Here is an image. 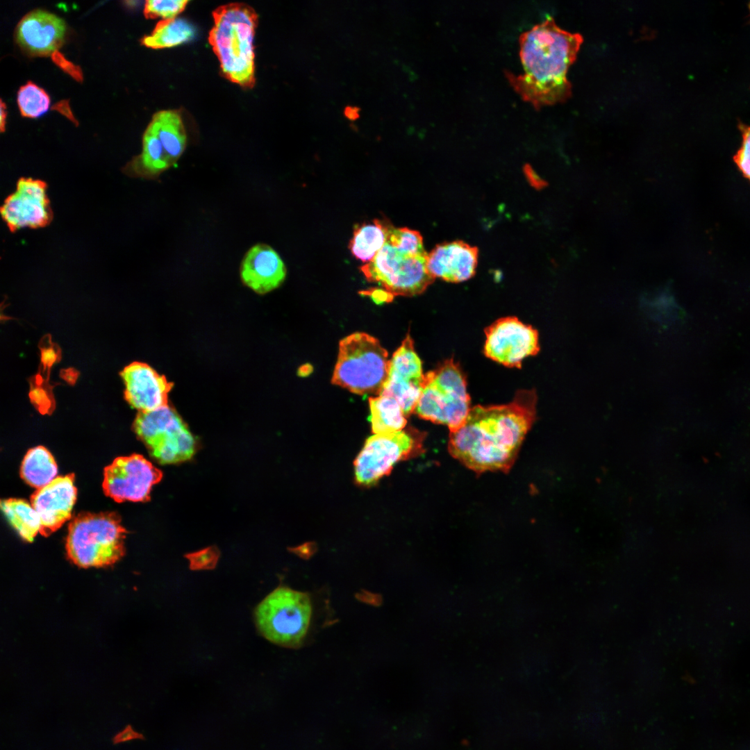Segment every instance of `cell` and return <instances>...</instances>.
I'll return each instance as SVG.
<instances>
[{"instance_id":"19","label":"cell","mask_w":750,"mask_h":750,"mask_svg":"<svg viewBox=\"0 0 750 750\" xmlns=\"http://www.w3.org/2000/svg\"><path fill=\"white\" fill-rule=\"evenodd\" d=\"M478 263V250L461 241L436 246L427 254V269L434 278L459 283L472 278Z\"/></svg>"},{"instance_id":"28","label":"cell","mask_w":750,"mask_h":750,"mask_svg":"<svg viewBox=\"0 0 750 750\" xmlns=\"http://www.w3.org/2000/svg\"><path fill=\"white\" fill-rule=\"evenodd\" d=\"M188 3L186 0H149L145 2L144 14L148 19H171L176 18Z\"/></svg>"},{"instance_id":"20","label":"cell","mask_w":750,"mask_h":750,"mask_svg":"<svg viewBox=\"0 0 750 750\" xmlns=\"http://www.w3.org/2000/svg\"><path fill=\"white\" fill-rule=\"evenodd\" d=\"M172 166L160 140L147 127L143 135L142 153L128 164L126 172L131 176L153 179Z\"/></svg>"},{"instance_id":"14","label":"cell","mask_w":750,"mask_h":750,"mask_svg":"<svg viewBox=\"0 0 750 750\" xmlns=\"http://www.w3.org/2000/svg\"><path fill=\"white\" fill-rule=\"evenodd\" d=\"M45 182L21 178L15 192L10 194L1 208V215L10 231L23 228H38L47 226L53 214L47 194Z\"/></svg>"},{"instance_id":"12","label":"cell","mask_w":750,"mask_h":750,"mask_svg":"<svg viewBox=\"0 0 750 750\" xmlns=\"http://www.w3.org/2000/svg\"><path fill=\"white\" fill-rule=\"evenodd\" d=\"M485 333V356L509 367L520 368L524 358L540 351L538 331L515 317L497 319Z\"/></svg>"},{"instance_id":"16","label":"cell","mask_w":750,"mask_h":750,"mask_svg":"<svg viewBox=\"0 0 750 750\" xmlns=\"http://www.w3.org/2000/svg\"><path fill=\"white\" fill-rule=\"evenodd\" d=\"M121 376L125 399L133 408L147 412L167 405L173 384L149 365L133 362L122 370Z\"/></svg>"},{"instance_id":"34","label":"cell","mask_w":750,"mask_h":750,"mask_svg":"<svg viewBox=\"0 0 750 750\" xmlns=\"http://www.w3.org/2000/svg\"><path fill=\"white\" fill-rule=\"evenodd\" d=\"M134 739H144V736L135 731L131 725H128L125 728L115 735L113 738V742L115 744L129 741Z\"/></svg>"},{"instance_id":"31","label":"cell","mask_w":750,"mask_h":750,"mask_svg":"<svg viewBox=\"0 0 750 750\" xmlns=\"http://www.w3.org/2000/svg\"><path fill=\"white\" fill-rule=\"evenodd\" d=\"M29 397L33 404L42 414H49L53 410L54 403L50 392L42 386L41 383H35L32 386Z\"/></svg>"},{"instance_id":"8","label":"cell","mask_w":750,"mask_h":750,"mask_svg":"<svg viewBox=\"0 0 750 750\" xmlns=\"http://www.w3.org/2000/svg\"><path fill=\"white\" fill-rule=\"evenodd\" d=\"M427 253L403 249L388 239L369 262L360 267L368 281L379 284L394 297L422 294L434 278L427 269Z\"/></svg>"},{"instance_id":"10","label":"cell","mask_w":750,"mask_h":750,"mask_svg":"<svg viewBox=\"0 0 750 750\" xmlns=\"http://www.w3.org/2000/svg\"><path fill=\"white\" fill-rule=\"evenodd\" d=\"M424 436L400 431L368 438L354 461L355 478L361 485H372L388 475L397 462L422 452Z\"/></svg>"},{"instance_id":"25","label":"cell","mask_w":750,"mask_h":750,"mask_svg":"<svg viewBox=\"0 0 750 750\" xmlns=\"http://www.w3.org/2000/svg\"><path fill=\"white\" fill-rule=\"evenodd\" d=\"M195 34V28L190 22L185 19L174 18L159 22L141 42L154 49L169 48L192 40Z\"/></svg>"},{"instance_id":"21","label":"cell","mask_w":750,"mask_h":750,"mask_svg":"<svg viewBox=\"0 0 750 750\" xmlns=\"http://www.w3.org/2000/svg\"><path fill=\"white\" fill-rule=\"evenodd\" d=\"M148 127L158 136L174 165L183 153L187 135L180 113L176 110L156 112Z\"/></svg>"},{"instance_id":"5","label":"cell","mask_w":750,"mask_h":750,"mask_svg":"<svg viewBox=\"0 0 750 750\" xmlns=\"http://www.w3.org/2000/svg\"><path fill=\"white\" fill-rule=\"evenodd\" d=\"M388 353L376 338L356 332L342 339L331 382L352 393L381 392L388 376Z\"/></svg>"},{"instance_id":"24","label":"cell","mask_w":750,"mask_h":750,"mask_svg":"<svg viewBox=\"0 0 750 750\" xmlns=\"http://www.w3.org/2000/svg\"><path fill=\"white\" fill-rule=\"evenodd\" d=\"M58 473L52 454L44 447L31 449L25 455L20 469L22 478L32 487L40 489L51 482Z\"/></svg>"},{"instance_id":"27","label":"cell","mask_w":750,"mask_h":750,"mask_svg":"<svg viewBox=\"0 0 750 750\" xmlns=\"http://www.w3.org/2000/svg\"><path fill=\"white\" fill-rule=\"evenodd\" d=\"M17 101L21 115L30 118L40 117L50 106V97L46 91L30 81L19 88Z\"/></svg>"},{"instance_id":"2","label":"cell","mask_w":750,"mask_h":750,"mask_svg":"<svg viewBox=\"0 0 750 750\" xmlns=\"http://www.w3.org/2000/svg\"><path fill=\"white\" fill-rule=\"evenodd\" d=\"M524 72L504 74L522 99L535 109L565 101L572 95L567 74L583 42L579 33L563 30L551 16L519 38Z\"/></svg>"},{"instance_id":"22","label":"cell","mask_w":750,"mask_h":750,"mask_svg":"<svg viewBox=\"0 0 750 750\" xmlns=\"http://www.w3.org/2000/svg\"><path fill=\"white\" fill-rule=\"evenodd\" d=\"M391 225L378 219L357 225L349 244L351 254L363 262H370L385 244Z\"/></svg>"},{"instance_id":"6","label":"cell","mask_w":750,"mask_h":750,"mask_svg":"<svg viewBox=\"0 0 750 750\" xmlns=\"http://www.w3.org/2000/svg\"><path fill=\"white\" fill-rule=\"evenodd\" d=\"M470 409L465 377L452 358L425 374L414 411L419 417L445 425L453 432L462 425Z\"/></svg>"},{"instance_id":"29","label":"cell","mask_w":750,"mask_h":750,"mask_svg":"<svg viewBox=\"0 0 750 750\" xmlns=\"http://www.w3.org/2000/svg\"><path fill=\"white\" fill-rule=\"evenodd\" d=\"M738 128L742 135V144L733 160L743 176L750 181V126L740 123Z\"/></svg>"},{"instance_id":"35","label":"cell","mask_w":750,"mask_h":750,"mask_svg":"<svg viewBox=\"0 0 750 750\" xmlns=\"http://www.w3.org/2000/svg\"><path fill=\"white\" fill-rule=\"evenodd\" d=\"M361 293L369 296L377 303L390 301L394 298L392 294L384 289L372 288L362 291Z\"/></svg>"},{"instance_id":"4","label":"cell","mask_w":750,"mask_h":750,"mask_svg":"<svg viewBox=\"0 0 750 750\" xmlns=\"http://www.w3.org/2000/svg\"><path fill=\"white\" fill-rule=\"evenodd\" d=\"M126 533L115 512L81 513L69 525L67 555L82 567L111 565L124 554Z\"/></svg>"},{"instance_id":"17","label":"cell","mask_w":750,"mask_h":750,"mask_svg":"<svg viewBox=\"0 0 750 750\" xmlns=\"http://www.w3.org/2000/svg\"><path fill=\"white\" fill-rule=\"evenodd\" d=\"M66 24L54 14L38 10L26 15L16 30L18 44L33 56L53 55L62 45Z\"/></svg>"},{"instance_id":"37","label":"cell","mask_w":750,"mask_h":750,"mask_svg":"<svg viewBox=\"0 0 750 750\" xmlns=\"http://www.w3.org/2000/svg\"><path fill=\"white\" fill-rule=\"evenodd\" d=\"M358 111L356 107L348 106L344 110V115L348 119L355 120L359 117Z\"/></svg>"},{"instance_id":"1","label":"cell","mask_w":750,"mask_h":750,"mask_svg":"<svg viewBox=\"0 0 750 750\" xmlns=\"http://www.w3.org/2000/svg\"><path fill=\"white\" fill-rule=\"evenodd\" d=\"M535 390H520L504 405L471 408L462 425L450 432V454L477 474L508 472L536 417Z\"/></svg>"},{"instance_id":"32","label":"cell","mask_w":750,"mask_h":750,"mask_svg":"<svg viewBox=\"0 0 750 750\" xmlns=\"http://www.w3.org/2000/svg\"><path fill=\"white\" fill-rule=\"evenodd\" d=\"M52 59L57 65L75 79L82 80V72L79 67L68 61L60 53L55 52L52 55Z\"/></svg>"},{"instance_id":"13","label":"cell","mask_w":750,"mask_h":750,"mask_svg":"<svg viewBox=\"0 0 750 750\" xmlns=\"http://www.w3.org/2000/svg\"><path fill=\"white\" fill-rule=\"evenodd\" d=\"M424 377L422 360L415 351L412 339L408 335L390 360L388 378L379 395L393 397L404 415L408 416L415 411Z\"/></svg>"},{"instance_id":"26","label":"cell","mask_w":750,"mask_h":750,"mask_svg":"<svg viewBox=\"0 0 750 750\" xmlns=\"http://www.w3.org/2000/svg\"><path fill=\"white\" fill-rule=\"evenodd\" d=\"M1 508L20 537L27 542L33 541L40 532L41 523L32 505L22 499H8L1 501Z\"/></svg>"},{"instance_id":"15","label":"cell","mask_w":750,"mask_h":750,"mask_svg":"<svg viewBox=\"0 0 750 750\" xmlns=\"http://www.w3.org/2000/svg\"><path fill=\"white\" fill-rule=\"evenodd\" d=\"M77 490L74 474L55 478L31 497L41 523L40 533L47 536L71 518Z\"/></svg>"},{"instance_id":"18","label":"cell","mask_w":750,"mask_h":750,"mask_svg":"<svg viewBox=\"0 0 750 750\" xmlns=\"http://www.w3.org/2000/svg\"><path fill=\"white\" fill-rule=\"evenodd\" d=\"M286 267L278 253L266 244H256L245 253L240 267L242 283L259 294L278 288L286 276Z\"/></svg>"},{"instance_id":"33","label":"cell","mask_w":750,"mask_h":750,"mask_svg":"<svg viewBox=\"0 0 750 750\" xmlns=\"http://www.w3.org/2000/svg\"><path fill=\"white\" fill-rule=\"evenodd\" d=\"M59 356V352L56 349V346L53 344L43 345L41 348V360L44 367L49 368L54 364L58 357Z\"/></svg>"},{"instance_id":"11","label":"cell","mask_w":750,"mask_h":750,"mask_svg":"<svg viewBox=\"0 0 750 750\" xmlns=\"http://www.w3.org/2000/svg\"><path fill=\"white\" fill-rule=\"evenodd\" d=\"M103 490L117 502L146 501L162 472L140 454L120 456L105 467Z\"/></svg>"},{"instance_id":"30","label":"cell","mask_w":750,"mask_h":750,"mask_svg":"<svg viewBox=\"0 0 750 750\" xmlns=\"http://www.w3.org/2000/svg\"><path fill=\"white\" fill-rule=\"evenodd\" d=\"M189 560L191 570H210L217 563L219 552L216 547H210L185 556Z\"/></svg>"},{"instance_id":"3","label":"cell","mask_w":750,"mask_h":750,"mask_svg":"<svg viewBox=\"0 0 750 750\" xmlns=\"http://www.w3.org/2000/svg\"><path fill=\"white\" fill-rule=\"evenodd\" d=\"M214 24L208 41L217 57L223 74L242 88L255 84L253 40L258 15L251 6L240 3L221 6L212 12Z\"/></svg>"},{"instance_id":"7","label":"cell","mask_w":750,"mask_h":750,"mask_svg":"<svg viewBox=\"0 0 750 750\" xmlns=\"http://www.w3.org/2000/svg\"><path fill=\"white\" fill-rule=\"evenodd\" d=\"M311 615L308 594L285 586L274 590L254 610L258 632L271 642L288 648L301 644L309 628Z\"/></svg>"},{"instance_id":"36","label":"cell","mask_w":750,"mask_h":750,"mask_svg":"<svg viewBox=\"0 0 750 750\" xmlns=\"http://www.w3.org/2000/svg\"><path fill=\"white\" fill-rule=\"evenodd\" d=\"M6 116H7L6 106V103L3 101V100L1 99V103H0V129H1V132H2V133L4 132L5 130H6Z\"/></svg>"},{"instance_id":"23","label":"cell","mask_w":750,"mask_h":750,"mask_svg":"<svg viewBox=\"0 0 750 750\" xmlns=\"http://www.w3.org/2000/svg\"><path fill=\"white\" fill-rule=\"evenodd\" d=\"M372 430L374 434H387L401 431L406 424V416L396 399L378 395L369 399Z\"/></svg>"},{"instance_id":"9","label":"cell","mask_w":750,"mask_h":750,"mask_svg":"<svg viewBox=\"0 0 750 750\" xmlns=\"http://www.w3.org/2000/svg\"><path fill=\"white\" fill-rule=\"evenodd\" d=\"M133 430L150 454L162 464L185 461L194 453V437L168 405L139 412L133 422Z\"/></svg>"}]
</instances>
